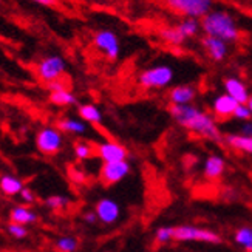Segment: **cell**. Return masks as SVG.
Segmentation results:
<instances>
[{
	"label": "cell",
	"instance_id": "277c9868",
	"mask_svg": "<svg viewBox=\"0 0 252 252\" xmlns=\"http://www.w3.org/2000/svg\"><path fill=\"white\" fill-rule=\"evenodd\" d=\"M36 76L43 84H51L56 81H62L67 73V61L59 54H50V56L42 58L36 63Z\"/></svg>",
	"mask_w": 252,
	"mask_h": 252
},
{
	"label": "cell",
	"instance_id": "7402d4cb",
	"mask_svg": "<svg viewBox=\"0 0 252 252\" xmlns=\"http://www.w3.org/2000/svg\"><path fill=\"white\" fill-rule=\"evenodd\" d=\"M58 128L62 133H70V135H84L87 133V123L78 118H63L58 123Z\"/></svg>",
	"mask_w": 252,
	"mask_h": 252
},
{
	"label": "cell",
	"instance_id": "6da1fadb",
	"mask_svg": "<svg viewBox=\"0 0 252 252\" xmlns=\"http://www.w3.org/2000/svg\"><path fill=\"white\" fill-rule=\"evenodd\" d=\"M169 113L181 127L192 131L193 135H198L200 138L211 139L215 142H221L223 136L220 128H218L215 118L209 113L203 112L201 108L195 107L193 104H186V105L170 104Z\"/></svg>",
	"mask_w": 252,
	"mask_h": 252
},
{
	"label": "cell",
	"instance_id": "d6a6232c",
	"mask_svg": "<svg viewBox=\"0 0 252 252\" xmlns=\"http://www.w3.org/2000/svg\"><path fill=\"white\" fill-rule=\"evenodd\" d=\"M84 220H85V223H89V224H94L96 221H99V220H97L96 212H87L84 215Z\"/></svg>",
	"mask_w": 252,
	"mask_h": 252
},
{
	"label": "cell",
	"instance_id": "30bf717a",
	"mask_svg": "<svg viewBox=\"0 0 252 252\" xmlns=\"http://www.w3.org/2000/svg\"><path fill=\"white\" fill-rule=\"evenodd\" d=\"M96 157L101 158L102 162H116V161H127L128 152L127 149L116 141H102L94 144Z\"/></svg>",
	"mask_w": 252,
	"mask_h": 252
},
{
	"label": "cell",
	"instance_id": "5b68a950",
	"mask_svg": "<svg viewBox=\"0 0 252 252\" xmlns=\"http://www.w3.org/2000/svg\"><path fill=\"white\" fill-rule=\"evenodd\" d=\"M164 3L173 13L198 20L214 9V0H164Z\"/></svg>",
	"mask_w": 252,
	"mask_h": 252
},
{
	"label": "cell",
	"instance_id": "4dcf8cb0",
	"mask_svg": "<svg viewBox=\"0 0 252 252\" xmlns=\"http://www.w3.org/2000/svg\"><path fill=\"white\" fill-rule=\"evenodd\" d=\"M234 118L235 119H240V121H251V118H252V113L249 110V107L248 104H238L237 107V110L234 113Z\"/></svg>",
	"mask_w": 252,
	"mask_h": 252
},
{
	"label": "cell",
	"instance_id": "44dd1931",
	"mask_svg": "<svg viewBox=\"0 0 252 252\" xmlns=\"http://www.w3.org/2000/svg\"><path fill=\"white\" fill-rule=\"evenodd\" d=\"M78 115L87 124L99 126L102 123V112L94 104H82L78 108Z\"/></svg>",
	"mask_w": 252,
	"mask_h": 252
},
{
	"label": "cell",
	"instance_id": "603a6c76",
	"mask_svg": "<svg viewBox=\"0 0 252 252\" xmlns=\"http://www.w3.org/2000/svg\"><path fill=\"white\" fill-rule=\"evenodd\" d=\"M226 144L238 152H245L252 155V136H243V135H227L224 138Z\"/></svg>",
	"mask_w": 252,
	"mask_h": 252
},
{
	"label": "cell",
	"instance_id": "4316f807",
	"mask_svg": "<svg viewBox=\"0 0 252 252\" xmlns=\"http://www.w3.org/2000/svg\"><path fill=\"white\" fill-rule=\"evenodd\" d=\"M68 204H70V198L65 195H51L45 200V206L48 207V209L56 211V212L67 209Z\"/></svg>",
	"mask_w": 252,
	"mask_h": 252
},
{
	"label": "cell",
	"instance_id": "f546056e",
	"mask_svg": "<svg viewBox=\"0 0 252 252\" xmlns=\"http://www.w3.org/2000/svg\"><path fill=\"white\" fill-rule=\"evenodd\" d=\"M172 232H173V227H159L157 231V235H155L157 243L158 245H166V243L172 242V240H173Z\"/></svg>",
	"mask_w": 252,
	"mask_h": 252
},
{
	"label": "cell",
	"instance_id": "e0dca14e",
	"mask_svg": "<svg viewBox=\"0 0 252 252\" xmlns=\"http://www.w3.org/2000/svg\"><path fill=\"white\" fill-rule=\"evenodd\" d=\"M37 218H39L37 214L28 206H14L13 209L9 211V221L22 224V226L34 224L37 221Z\"/></svg>",
	"mask_w": 252,
	"mask_h": 252
},
{
	"label": "cell",
	"instance_id": "2e32d148",
	"mask_svg": "<svg viewBox=\"0 0 252 252\" xmlns=\"http://www.w3.org/2000/svg\"><path fill=\"white\" fill-rule=\"evenodd\" d=\"M196 97V89L193 85H177L173 89L169 90V101L170 104H177V105H186V104H192Z\"/></svg>",
	"mask_w": 252,
	"mask_h": 252
},
{
	"label": "cell",
	"instance_id": "ac0fdd59",
	"mask_svg": "<svg viewBox=\"0 0 252 252\" xmlns=\"http://www.w3.org/2000/svg\"><path fill=\"white\" fill-rule=\"evenodd\" d=\"M24 188V181L13 173H5L0 177V192L6 196H19Z\"/></svg>",
	"mask_w": 252,
	"mask_h": 252
},
{
	"label": "cell",
	"instance_id": "ba28073f",
	"mask_svg": "<svg viewBox=\"0 0 252 252\" xmlns=\"http://www.w3.org/2000/svg\"><path fill=\"white\" fill-rule=\"evenodd\" d=\"M94 48L108 61H116L121 54V42L115 31L112 30H99L93 36Z\"/></svg>",
	"mask_w": 252,
	"mask_h": 252
},
{
	"label": "cell",
	"instance_id": "7c38bea8",
	"mask_svg": "<svg viewBox=\"0 0 252 252\" xmlns=\"http://www.w3.org/2000/svg\"><path fill=\"white\" fill-rule=\"evenodd\" d=\"M201 45L206 51V54L209 56L214 62H223L227 59V56L231 54V45L227 42L211 37V36H204L201 40Z\"/></svg>",
	"mask_w": 252,
	"mask_h": 252
},
{
	"label": "cell",
	"instance_id": "1f68e13d",
	"mask_svg": "<svg viewBox=\"0 0 252 252\" xmlns=\"http://www.w3.org/2000/svg\"><path fill=\"white\" fill-rule=\"evenodd\" d=\"M19 196H20V200L24 201L25 204H32V203L36 201V193L32 192L30 188H27V186L24 188V190L20 192V195H19Z\"/></svg>",
	"mask_w": 252,
	"mask_h": 252
},
{
	"label": "cell",
	"instance_id": "ffe728a7",
	"mask_svg": "<svg viewBox=\"0 0 252 252\" xmlns=\"http://www.w3.org/2000/svg\"><path fill=\"white\" fill-rule=\"evenodd\" d=\"M224 167H226V164L221 157L211 155L206 159V164H204V177L211 181H215L223 175Z\"/></svg>",
	"mask_w": 252,
	"mask_h": 252
},
{
	"label": "cell",
	"instance_id": "3957f363",
	"mask_svg": "<svg viewBox=\"0 0 252 252\" xmlns=\"http://www.w3.org/2000/svg\"><path fill=\"white\" fill-rule=\"evenodd\" d=\"M175 79V70L169 63H158L138 74V84L144 90H162Z\"/></svg>",
	"mask_w": 252,
	"mask_h": 252
},
{
	"label": "cell",
	"instance_id": "d6986e66",
	"mask_svg": "<svg viewBox=\"0 0 252 252\" xmlns=\"http://www.w3.org/2000/svg\"><path fill=\"white\" fill-rule=\"evenodd\" d=\"M158 36L164 43H167V45H172V47H181V45H184L186 42H188V39H186V36L180 31L177 24L172 25V27L161 28L159 32H158Z\"/></svg>",
	"mask_w": 252,
	"mask_h": 252
},
{
	"label": "cell",
	"instance_id": "cb8c5ba5",
	"mask_svg": "<svg viewBox=\"0 0 252 252\" xmlns=\"http://www.w3.org/2000/svg\"><path fill=\"white\" fill-rule=\"evenodd\" d=\"M177 27L180 28V31L186 36V39H192L198 36V32L201 31V24L198 19H192V17H183Z\"/></svg>",
	"mask_w": 252,
	"mask_h": 252
},
{
	"label": "cell",
	"instance_id": "f1b7e54d",
	"mask_svg": "<svg viewBox=\"0 0 252 252\" xmlns=\"http://www.w3.org/2000/svg\"><path fill=\"white\" fill-rule=\"evenodd\" d=\"M6 231L8 234L13 237L14 240H24L28 237V229L27 226H22V224H17V223H8L6 226Z\"/></svg>",
	"mask_w": 252,
	"mask_h": 252
},
{
	"label": "cell",
	"instance_id": "8fae6325",
	"mask_svg": "<svg viewBox=\"0 0 252 252\" xmlns=\"http://www.w3.org/2000/svg\"><path fill=\"white\" fill-rule=\"evenodd\" d=\"M47 89L50 90L48 101L53 105H56V107H70V105H74L76 102H78L74 93L68 89L67 84L62 82V81H56V82L48 84Z\"/></svg>",
	"mask_w": 252,
	"mask_h": 252
},
{
	"label": "cell",
	"instance_id": "836d02e7",
	"mask_svg": "<svg viewBox=\"0 0 252 252\" xmlns=\"http://www.w3.org/2000/svg\"><path fill=\"white\" fill-rule=\"evenodd\" d=\"M242 135L243 136H252V121H246L242 126Z\"/></svg>",
	"mask_w": 252,
	"mask_h": 252
},
{
	"label": "cell",
	"instance_id": "4fadbf2b",
	"mask_svg": "<svg viewBox=\"0 0 252 252\" xmlns=\"http://www.w3.org/2000/svg\"><path fill=\"white\" fill-rule=\"evenodd\" d=\"M97 220L104 224H113L119 220V215H121V209H119V204L112 200V198H102L96 203V209H94Z\"/></svg>",
	"mask_w": 252,
	"mask_h": 252
},
{
	"label": "cell",
	"instance_id": "83f0119b",
	"mask_svg": "<svg viewBox=\"0 0 252 252\" xmlns=\"http://www.w3.org/2000/svg\"><path fill=\"white\" fill-rule=\"evenodd\" d=\"M235 242L248 252H252V227H240L235 232Z\"/></svg>",
	"mask_w": 252,
	"mask_h": 252
},
{
	"label": "cell",
	"instance_id": "7a4b0ae2",
	"mask_svg": "<svg viewBox=\"0 0 252 252\" xmlns=\"http://www.w3.org/2000/svg\"><path fill=\"white\" fill-rule=\"evenodd\" d=\"M201 31L204 36H211L227 42L229 45L235 43L242 37V31L235 17L227 9H212L203 19H200Z\"/></svg>",
	"mask_w": 252,
	"mask_h": 252
},
{
	"label": "cell",
	"instance_id": "d590c367",
	"mask_svg": "<svg viewBox=\"0 0 252 252\" xmlns=\"http://www.w3.org/2000/svg\"><path fill=\"white\" fill-rule=\"evenodd\" d=\"M248 107H249V110H251V113H252V94H251L249 101H248Z\"/></svg>",
	"mask_w": 252,
	"mask_h": 252
},
{
	"label": "cell",
	"instance_id": "d4e9b609",
	"mask_svg": "<svg viewBox=\"0 0 252 252\" xmlns=\"http://www.w3.org/2000/svg\"><path fill=\"white\" fill-rule=\"evenodd\" d=\"M73 152H74V157L81 161H87V159L96 157L94 144H90V142H85V141L76 142L74 147H73Z\"/></svg>",
	"mask_w": 252,
	"mask_h": 252
},
{
	"label": "cell",
	"instance_id": "8d00e7d4",
	"mask_svg": "<svg viewBox=\"0 0 252 252\" xmlns=\"http://www.w3.org/2000/svg\"><path fill=\"white\" fill-rule=\"evenodd\" d=\"M0 5H2V0H0Z\"/></svg>",
	"mask_w": 252,
	"mask_h": 252
},
{
	"label": "cell",
	"instance_id": "9c48e42d",
	"mask_svg": "<svg viewBox=\"0 0 252 252\" xmlns=\"http://www.w3.org/2000/svg\"><path fill=\"white\" fill-rule=\"evenodd\" d=\"M130 173V164L127 161L104 162L99 170V180L104 186H113L123 181Z\"/></svg>",
	"mask_w": 252,
	"mask_h": 252
},
{
	"label": "cell",
	"instance_id": "9a60e30c",
	"mask_svg": "<svg viewBox=\"0 0 252 252\" xmlns=\"http://www.w3.org/2000/svg\"><path fill=\"white\" fill-rule=\"evenodd\" d=\"M223 85H224V93L234 97L238 104H248L251 93H249L248 85L242 79L235 78V76H229V78L224 79Z\"/></svg>",
	"mask_w": 252,
	"mask_h": 252
},
{
	"label": "cell",
	"instance_id": "484cf974",
	"mask_svg": "<svg viewBox=\"0 0 252 252\" xmlns=\"http://www.w3.org/2000/svg\"><path fill=\"white\" fill-rule=\"evenodd\" d=\"M79 248V240L71 235H63L56 240L58 252H76Z\"/></svg>",
	"mask_w": 252,
	"mask_h": 252
},
{
	"label": "cell",
	"instance_id": "e575fe53",
	"mask_svg": "<svg viewBox=\"0 0 252 252\" xmlns=\"http://www.w3.org/2000/svg\"><path fill=\"white\" fill-rule=\"evenodd\" d=\"M30 2L42 5V6H54V5H58V0H30Z\"/></svg>",
	"mask_w": 252,
	"mask_h": 252
},
{
	"label": "cell",
	"instance_id": "8992f818",
	"mask_svg": "<svg viewBox=\"0 0 252 252\" xmlns=\"http://www.w3.org/2000/svg\"><path fill=\"white\" fill-rule=\"evenodd\" d=\"M36 147L40 153L48 157H56L63 147V135L58 127L45 126L36 135Z\"/></svg>",
	"mask_w": 252,
	"mask_h": 252
},
{
	"label": "cell",
	"instance_id": "5bb4252c",
	"mask_svg": "<svg viewBox=\"0 0 252 252\" xmlns=\"http://www.w3.org/2000/svg\"><path fill=\"white\" fill-rule=\"evenodd\" d=\"M237 107H238V102L234 99V97H231L227 93H223L214 99L212 112H214V116L217 119L224 121V119H227V118H234Z\"/></svg>",
	"mask_w": 252,
	"mask_h": 252
},
{
	"label": "cell",
	"instance_id": "52a82bcc",
	"mask_svg": "<svg viewBox=\"0 0 252 252\" xmlns=\"http://www.w3.org/2000/svg\"><path fill=\"white\" fill-rule=\"evenodd\" d=\"M173 240L177 242H204V243H221V237L212 232L211 229L183 224L173 227Z\"/></svg>",
	"mask_w": 252,
	"mask_h": 252
}]
</instances>
